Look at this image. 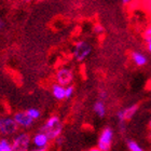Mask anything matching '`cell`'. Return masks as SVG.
<instances>
[{"instance_id":"10","label":"cell","mask_w":151,"mask_h":151,"mask_svg":"<svg viewBox=\"0 0 151 151\" xmlns=\"http://www.w3.org/2000/svg\"><path fill=\"white\" fill-rule=\"evenodd\" d=\"M131 58H132L133 63L138 67L145 66L146 64H147V62H148L147 56H146L144 53L139 52V51H134V52H132V54H131Z\"/></svg>"},{"instance_id":"18","label":"cell","mask_w":151,"mask_h":151,"mask_svg":"<svg viewBox=\"0 0 151 151\" xmlns=\"http://www.w3.org/2000/svg\"><path fill=\"white\" fill-rule=\"evenodd\" d=\"M149 38H151V26L147 27V28L145 29V32H144V39L147 40Z\"/></svg>"},{"instance_id":"19","label":"cell","mask_w":151,"mask_h":151,"mask_svg":"<svg viewBox=\"0 0 151 151\" xmlns=\"http://www.w3.org/2000/svg\"><path fill=\"white\" fill-rule=\"evenodd\" d=\"M99 97H101V99H103V101H106L108 97V93L106 91H101V93H99Z\"/></svg>"},{"instance_id":"11","label":"cell","mask_w":151,"mask_h":151,"mask_svg":"<svg viewBox=\"0 0 151 151\" xmlns=\"http://www.w3.org/2000/svg\"><path fill=\"white\" fill-rule=\"evenodd\" d=\"M51 91H52V95L54 96L55 99L57 101H63L65 99V86L60 83H54L51 88Z\"/></svg>"},{"instance_id":"17","label":"cell","mask_w":151,"mask_h":151,"mask_svg":"<svg viewBox=\"0 0 151 151\" xmlns=\"http://www.w3.org/2000/svg\"><path fill=\"white\" fill-rule=\"evenodd\" d=\"M93 32H94L96 35H101V34H104V32H105L104 26L101 25V24H96V25H94V27H93Z\"/></svg>"},{"instance_id":"25","label":"cell","mask_w":151,"mask_h":151,"mask_svg":"<svg viewBox=\"0 0 151 151\" xmlns=\"http://www.w3.org/2000/svg\"><path fill=\"white\" fill-rule=\"evenodd\" d=\"M25 2H30V1H32V0H24Z\"/></svg>"},{"instance_id":"6","label":"cell","mask_w":151,"mask_h":151,"mask_svg":"<svg viewBox=\"0 0 151 151\" xmlns=\"http://www.w3.org/2000/svg\"><path fill=\"white\" fill-rule=\"evenodd\" d=\"M56 82L60 83V84L66 86L68 84H71L75 79V73L70 68H67V67H63V68H60V69L56 71Z\"/></svg>"},{"instance_id":"14","label":"cell","mask_w":151,"mask_h":151,"mask_svg":"<svg viewBox=\"0 0 151 151\" xmlns=\"http://www.w3.org/2000/svg\"><path fill=\"white\" fill-rule=\"evenodd\" d=\"M126 145H127V148L129 151H144V148L139 145L138 142H136L135 140L133 139H129L126 142Z\"/></svg>"},{"instance_id":"20","label":"cell","mask_w":151,"mask_h":151,"mask_svg":"<svg viewBox=\"0 0 151 151\" xmlns=\"http://www.w3.org/2000/svg\"><path fill=\"white\" fill-rule=\"evenodd\" d=\"M55 140H56L57 146H62V145H63V142H64V138H63V137H62V135L58 136V137H57V138L55 139Z\"/></svg>"},{"instance_id":"16","label":"cell","mask_w":151,"mask_h":151,"mask_svg":"<svg viewBox=\"0 0 151 151\" xmlns=\"http://www.w3.org/2000/svg\"><path fill=\"white\" fill-rule=\"evenodd\" d=\"M75 94V86L73 84H68L65 86V99H69Z\"/></svg>"},{"instance_id":"12","label":"cell","mask_w":151,"mask_h":151,"mask_svg":"<svg viewBox=\"0 0 151 151\" xmlns=\"http://www.w3.org/2000/svg\"><path fill=\"white\" fill-rule=\"evenodd\" d=\"M93 111L96 113V116L98 118H104L106 116V112H107V108H106L105 101L99 99V101H95L94 106H93Z\"/></svg>"},{"instance_id":"5","label":"cell","mask_w":151,"mask_h":151,"mask_svg":"<svg viewBox=\"0 0 151 151\" xmlns=\"http://www.w3.org/2000/svg\"><path fill=\"white\" fill-rule=\"evenodd\" d=\"M30 142H32L30 136L27 133H19L12 140L13 150H19V151L27 150L29 148Z\"/></svg>"},{"instance_id":"1","label":"cell","mask_w":151,"mask_h":151,"mask_svg":"<svg viewBox=\"0 0 151 151\" xmlns=\"http://www.w3.org/2000/svg\"><path fill=\"white\" fill-rule=\"evenodd\" d=\"M41 132H44L50 138V140H55L58 136L62 135L63 132V124L60 122L58 116H52L45 121L40 129Z\"/></svg>"},{"instance_id":"13","label":"cell","mask_w":151,"mask_h":151,"mask_svg":"<svg viewBox=\"0 0 151 151\" xmlns=\"http://www.w3.org/2000/svg\"><path fill=\"white\" fill-rule=\"evenodd\" d=\"M0 151H13L12 142H9L6 138L0 139Z\"/></svg>"},{"instance_id":"23","label":"cell","mask_w":151,"mask_h":151,"mask_svg":"<svg viewBox=\"0 0 151 151\" xmlns=\"http://www.w3.org/2000/svg\"><path fill=\"white\" fill-rule=\"evenodd\" d=\"M3 25H4V24H3V22H2V19H0V30H1V29H2Z\"/></svg>"},{"instance_id":"22","label":"cell","mask_w":151,"mask_h":151,"mask_svg":"<svg viewBox=\"0 0 151 151\" xmlns=\"http://www.w3.org/2000/svg\"><path fill=\"white\" fill-rule=\"evenodd\" d=\"M133 0H121V2H122V4H124V6H126V4H129V3L132 2Z\"/></svg>"},{"instance_id":"9","label":"cell","mask_w":151,"mask_h":151,"mask_svg":"<svg viewBox=\"0 0 151 151\" xmlns=\"http://www.w3.org/2000/svg\"><path fill=\"white\" fill-rule=\"evenodd\" d=\"M32 144L35 146L37 150L44 151L47 150V148L49 147V144H50V138L47 137V135L44 132H39L37 133L34 137H32Z\"/></svg>"},{"instance_id":"8","label":"cell","mask_w":151,"mask_h":151,"mask_svg":"<svg viewBox=\"0 0 151 151\" xmlns=\"http://www.w3.org/2000/svg\"><path fill=\"white\" fill-rule=\"evenodd\" d=\"M138 107L139 106L137 104H134L129 106V107L120 109L118 111V113H116L119 122H125V121H129V120L132 119L133 116H134V114H136V112L138 110Z\"/></svg>"},{"instance_id":"15","label":"cell","mask_w":151,"mask_h":151,"mask_svg":"<svg viewBox=\"0 0 151 151\" xmlns=\"http://www.w3.org/2000/svg\"><path fill=\"white\" fill-rule=\"evenodd\" d=\"M26 112L28 113V116L34 120H38L41 116L40 110H39V109H37V108H29V109H27V110H26Z\"/></svg>"},{"instance_id":"21","label":"cell","mask_w":151,"mask_h":151,"mask_svg":"<svg viewBox=\"0 0 151 151\" xmlns=\"http://www.w3.org/2000/svg\"><path fill=\"white\" fill-rule=\"evenodd\" d=\"M146 43H147V50H148L149 53H151V38L146 40Z\"/></svg>"},{"instance_id":"3","label":"cell","mask_w":151,"mask_h":151,"mask_svg":"<svg viewBox=\"0 0 151 151\" xmlns=\"http://www.w3.org/2000/svg\"><path fill=\"white\" fill-rule=\"evenodd\" d=\"M113 142V129L109 126L105 127L101 131V135L98 137L97 149L101 151H109L111 149Z\"/></svg>"},{"instance_id":"7","label":"cell","mask_w":151,"mask_h":151,"mask_svg":"<svg viewBox=\"0 0 151 151\" xmlns=\"http://www.w3.org/2000/svg\"><path fill=\"white\" fill-rule=\"evenodd\" d=\"M13 119L16 122L17 126L22 127V129H29L30 126H32L34 121H35V120L32 119L28 116V113L26 112V111H19V112H16L13 116Z\"/></svg>"},{"instance_id":"24","label":"cell","mask_w":151,"mask_h":151,"mask_svg":"<svg viewBox=\"0 0 151 151\" xmlns=\"http://www.w3.org/2000/svg\"><path fill=\"white\" fill-rule=\"evenodd\" d=\"M149 129H150V132H151V120H150V122H149Z\"/></svg>"},{"instance_id":"26","label":"cell","mask_w":151,"mask_h":151,"mask_svg":"<svg viewBox=\"0 0 151 151\" xmlns=\"http://www.w3.org/2000/svg\"><path fill=\"white\" fill-rule=\"evenodd\" d=\"M37 1H42V0H37Z\"/></svg>"},{"instance_id":"2","label":"cell","mask_w":151,"mask_h":151,"mask_svg":"<svg viewBox=\"0 0 151 151\" xmlns=\"http://www.w3.org/2000/svg\"><path fill=\"white\" fill-rule=\"evenodd\" d=\"M92 52V47L91 44L86 42L85 40H78L76 41L73 44V57L78 63H82L84 62L88 57V55Z\"/></svg>"},{"instance_id":"4","label":"cell","mask_w":151,"mask_h":151,"mask_svg":"<svg viewBox=\"0 0 151 151\" xmlns=\"http://www.w3.org/2000/svg\"><path fill=\"white\" fill-rule=\"evenodd\" d=\"M19 126L13 118L11 116H2L0 118V134L4 136L13 135L17 132Z\"/></svg>"}]
</instances>
